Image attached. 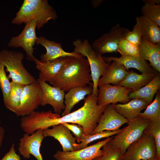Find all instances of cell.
Segmentation results:
<instances>
[{
  "label": "cell",
  "instance_id": "6da1fadb",
  "mask_svg": "<svg viewBox=\"0 0 160 160\" xmlns=\"http://www.w3.org/2000/svg\"><path fill=\"white\" fill-rule=\"evenodd\" d=\"M98 95L92 93L85 98L83 105L79 109L63 116L59 115L52 118L50 126L66 123L75 124L82 127L85 135H92L107 106L97 105Z\"/></svg>",
  "mask_w": 160,
  "mask_h": 160
},
{
  "label": "cell",
  "instance_id": "7a4b0ae2",
  "mask_svg": "<svg viewBox=\"0 0 160 160\" xmlns=\"http://www.w3.org/2000/svg\"><path fill=\"white\" fill-rule=\"evenodd\" d=\"M88 61L84 57H66L65 62L56 77L53 86L64 92L77 87L93 84Z\"/></svg>",
  "mask_w": 160,
  "mask_h": 160
},
{
  "label": "cell",
  "instance_id": "3957f363",
  "mask_svg": "<svg viewBox=\"0 0 160 160\" xmlns=\"http://www.w3.org/2000/svg\"><path fill=\"white\" fill-rule=\"evenodd\" d=\"M57 15L56 11L47 0H24L16 16L12 20L14 24H26L33 20L38 29L51 20H56Z\"/></svg>",
  "mask_w": 160,
  "mask_h": 160
},
{
  "label": "cell",
  "instance_id": "277c9868",
  "mask_svg": "<svg viewBox=\"0 0 160 160\" xmlns=\"http://www.w3.org/2000/svg\"><path fill=\"white\" fill-rule=\"evenodd\" d=\"M74 46V52L86 57L89 64L91 75L93 82L92 93L98 95V83L109 67L110 63L106 62L102 55L95 51L88 40L84 39L82 41L77 39L73 42Z\"/></svg>",
  "mask_w": 160,
  "mask_h": 160
},
{
  "label": "cell",
  "instance_id": "5b68a950",
  "mask_svg": "<svg viewBox=\"0 0 160 160\" xmlns=\"http://www.w3.org/2000/svg\"><path fill=\"white\" fill-rule=\"evenodd\" d=\"M24 57L22 52L3 49L0 51V63L6 67L9 73L8 78L12 81L25 85L36 82V80L24 67L22 60Z\"/></svg>",
  "mask_w": 160,
  "mask_h": 160
},
{
  "label": "cell",
  "instance_id": "8992f818",
  "mask_svg": "<svg viewBox=\"0 0 160 160\" xmlns=\"http://www.w3.org/2000/svg\"><path fill=\"white\" fill-rule=\"evenodd\" d=\"M150 121L149 120L139 116L128 120L127 126L107 144L113 149H120L124 154L128 146L141 136Z\"/></svg>",
  "mask_w": 160,
  "mask_h": 160
},
{
  "label": "cell",
  "instance_id": "52a82bcc",
  "mask_svg": "<svg viewBox=\"0 0 160 160\" xmlns=\"http://www.w3.org/2000/svg\"><path fill=\"white\" fill-rule=\"evenodd\" d=\"M155 159H157V151L154 139L144 131L137 140L128 146L123 157L124 160Z\"/></svg>",
  "mask_w": 160,
  "mask_h": 160
},
{
  "label": "cell",
  "instance_id": "ba28073f",
  "mask_svg": "<svg viewBox=\"0 0 160 160\" xmlns=\"http://www.w3.org/2000/svg\"><path fill=\"white\" fill-rule=\"evenodd\" d=\"M129 31L117 24L108 32L104 33L95 40L92 46V49L101 55L108 53L116 52L119 42Z\"/></svg>",
  "mask_w": 160,
  "mask_h": 160
},
{
  "label": "cell",
  "instance_id": "9c48e42d",
  "mask_svg": "<svg viewBox=\"0 0 160 160\" xmlns=\"http://www.w3.org/2000/svg\"><path fill=\"white\" fill-rule=\"evenodd\" d=\"M42 98V89L37 80L25 85L21 97L16 116L23 117L34 111L41 105Z\"/></svg>",
  "mask_w": 160,
  "mask_h": 160
},
{
  "label": "cell",
  "instance_id": "30bf717a",
  "mask_svg": "<svg viewBox=\"0 0 160 160\" xmlns=\"http://www.w3.org/2000/svg\"><path fill=\"white\" fill-rule=\"evenodd\" d=\"M36 21L30 20L26 24L21 33L17 36L12 37L8 44L10 47L22 48L25 52L27 59L33 61L36 59L33 55V47L38 38L36 34Z\"/></svg>",
  "mask_w": 160,
  "mask_h": 160
},
{
  "label": "cell",
  "instance_id": "8fae6325",
  "mask_svg": "<svg viewBox=\"0 0 160 160\" xmlns=\"http://www.w3.org/2000/svg\"><path fill=\"white\" fill-rule=\"evenodd\" d=\"M97 105L104 106L119 102L124 104L130 101L129 96L132 92L129 88L119 85L105 84L98 86Z\"/></svg>",
  "mask_w": 160,
  "mask_h": 160
},
{
  "label": "cell",
  "instance_id": "7c38bea8",
  "mask_svg": "<svg viewBox=\"0 0 160 160\" xmlns=\"http://www.w3.org/2000/svg\"><path fill=\"white\" fill-rule=\"evenodd\" d=\"M113 137H109L102 141L84 148L73 151L64 152L57 151L53 156L56 160H92L103 155L101 148Z\"/></svg>",
  "mask_w": 160,
  "mask_h": 160
},
{
  "label": "cell",
  "instance_id": "4fadbf2b",
  "mask_svg": "<svg viewBox=\"0 0 160 160\" xmlns=\"http://www.w3.org/2000/svg\"><path fill=\"white\" fill-rule=\"evenodd\" d=\"M43 129H39L31 135L25 133L19 139L18 150L20 154L29 159L31 155L37 160H43L40 152V148L43 140Z\"/></svg>",
  "mask_w": 160,
  "mask_h": 160
},
{
  "label": "cell",
  "instance_id": "5bb4252c",
  "mask_svg": "<svg viewBox=\"0 0 160 160\" xmlns=\"http://www.w3.org/2000/svg\"><path fill=\"white\" fill-rule=\"evenodd\" d=\"M42 89V98L40 105L49 104L53 107L55 113L59 114L64 110V92L59 88L52 86L39 79L36 80Z\"/></svg>",
  "mask_w": 160,
  "mask_h": 160
},
{
  "label": "cell",
  "instance_id": "9a60e30c",
  "mask_svg": "<svg viewBox=\"0 0 160 160\" xmlns=\"http://www.w3.org/2000/svg\"><path fill=\"white\" fill-rule=\"evenodd\" d=\"M128 120L116 111L112 104H108L100 116L97 127L92 135L106 130H118Z\"/></svg>",
  "mask_w": 160,
  "mask_h": 160
},
{
  "label": "cell",
  "instance_id": "2e32d148",
  "mask_svg": "<svg viewBox=\"0 0 160 160\" xmlns=\"http://www.w3.org/2000/svg\"><path fill=\"white\" fill-rule=\"evenodd\" d=\"M36 43L38 45H41L45 47L46 50V52L40 56L41 59L39 61L41 62L68 57H84L81 55L76 53L74 52H66L62 48L61 43L51 41L43 36L38 37Z\"/></svg>",
  "mask_w": 160,
  "mask_h": 160
},
{
  "label": "cell",
  "instance_id": "e0dca14e",
  "mask_svg": "<svg viewBox=\"0 0 160 160\" xmlns=\"http://www.w3.org/2000/svg\"><path fill=\"white\" fill-rule=\"evenodd\" d=\"M52 127L51 129L43 130L44 136L52 137L57 140L61 145L63 152L75 151L76 140L70 131L62 124Z\"/></svg>",
  "mask_w": 160,
  "mask_h": 160
},
{
  "label": "cell",
  "instance_id": "ac0fdd59",
  "mask_svg": "<svg viewBox=\"0 0 160 160\" xmlns=\"http://www.w3.org/2000/svg\"><path fill=\"white\" fill-rule=\"evenodd\" d=\"M102 57L106 63H110L111 61H114L121 63L128 71L129 68H132L136 69L142 73L156 74L159 73L140 56L124 55H121L119 57L103 56Z\"/></svg>",
  "mask_w": 160,
  "mask_h": 160
},
{
  "label": "cell",
  "instance_id": "d6986e66",
  "mask_svg": "<svg viewBox=\"0 0 160 160\" xmlns=\"http://www.w3.org/2000/svg\"><path fill=\"white\" fill-rule=\"evenodd\" d=\"M66 59V57H61L42 63L36 58L34 62L40 72L38 79L43 81L49 82L53 85Z\"/></svg>",
  "mask_w": 160,
  "mask_h": 160
},
{
  "label": "cell",
  "instance_id": "ffe728a7",
  "mask_svg": "<svg viewBox=\"0 0 160 160\" xmlns=\"http://www.w3.org/2000/svg\"><path fill=\"white\" fill-rule=\"evenodd\" d=\"M139 47L140 57L149 61L151 66L160 73V44H152L142 37Z\"/></svg>",
  "mask_w": 160,
  "mask_h": 160
},
{
  "label": "cell",
  "instance_id": "44dd1931",
  "mask_svg": "<svg viewBox=\"0 0 160 160\" xmlns=\"http://www.w3.org/2000/svg\"><path fill=\"white\" fill-rule=\"evenodd\" d=\"M112 104L116 111L129 120L137 117L141 111L149 105L145 100L138 98H133L124 104Z\"/></svg>",
  "mask_w": 160,
  "mask_h": 160
},
{
  "label": "cell",
  "instance_id": "7402d4cb",
  "mask_svg": "<svg viewBox=\"0 0 160 160\" xmlns=\"http://www.w3.org/2000/svg\"><path fill=\"white\" fill-rule=\"evenodd\" d=\"M129 71L122 64L113 61L104 74L99 79L98 87L110 84L118 85L125 79Z\"/></svg>",
  "mask_w": 160,
  "mask_h": 160
},
{
  "label": "cell",
  "instance_id": "603a6c76",
  "mask_svg": "<svg viewBox=\"0 0 160 160\" xmlns=\"http://www.w3.org/2000/svg\"><path fill=\"white\" fill-rule=\"evenodd\" d=\"M93 84L89 86L75 87L69 90L65 95L64 103L65 108L62 113L61 116L69 113L74 105L81 100L84 99L87 95H89L92 92Z\"/></svg>",
  "mask_w": 160,
  "mask_h": 160
},
{
  "label": "cell",
  "instance_id": "cb8c5ba5",
  "mask_svg": "<svg viewBox=\"0 0 160 160\" xmlns=\"http://www.w3.org/2000/svg\"><path fill=\"white\" fill-rule=\"evenodd\" d=\"M139 24L142 37L153 44H160V27L149 18L143 15L135 18Z\"/></svg>",
  "mask_w": 160,
  "mask_h": 160
},
{
  "label": "cell",
  "instance_id": "d4e9b609",
  "mask_svg": "<svg viewBox=\"0 0 160 160\" xmlns=\"http://www.w3.org/2000/svg\"><path fill=\"white\" fill-rule=\"evenodd\" d=\"M160 74L159 73L147 84L139 89L130 93L129 99L138 98L143 99L150 104L152 102L155 94L160 90Z\"/></svg>",
  "mask_w": 160,
  "mask_h": 160
},
{
  "label": "cell",
  "instance_id": "484cf974",
  "mask_svg": "<svg viewBox=\"0 0 160 160\" xmlns=\"http://www.w3.org/2000/svg\"><path fill=\"white\" fill-rule=\"evenodd\" d=\"M156 74L145 73L138 74L133 71H129L125 79L118 85L129 88L133 92L146 85Z\"/></svg>",
  "mask_w": 160,
  "mask_h": 160
},
{
  "label": "cell",
  "instance_id": "4316f807",
  "mask_svg": "<svg viewBox=\"0 0 160 160\" xmlns=\"http://www.w3.org/2000/svg\"><path fill=\"white\" fill-rule=\"evenodd\" d=\"M11 88L5 106L10 111L17 113L20 105L21 97L25 85L12 81Z\"/></svg>",
  "mask_w": 160,
  "mask_h": 160
},
{
  "label": "cell",
  "instance_id": "83f0119b",
  "mask_svg": "<svg viewBox=\"0 0 160 160\" xmlns=\"http://www.w3.org/2000/svg\"><path fill=\"white\" fill-rule=\"evenodd\" d=\"M139 116L145 118L150 121L160 122V93L159 90L156 93L154 101L146 108L145 111L141 112Z\"/></svg>",
  "mask_w": 160,
  "mask_h": 160
},
{
  "label": "cell",
  "instance_id": "f1b7e54d",
  "mask_svg": "<svg viewBox=\"0 0 160 160\" xmlns=\"http://www.w3.org/2000/svg\"><path fill=\"white\" fill-rule=\"evenodd\" d=\"M124 128L116 131L106 130L96 134L89 135H85L80 140V143H76L75 146V151L87 147L88 144L91 142L100 139L110 137L116 135L121 132Z\"/></svg>",
  "mask_w": 160,
  "mask_h": 160
},
{
  "label": "cell",
  "instance_id": "f546056e",
  "mask_svg": "<svg viewBox=\"0 0 160 160\" xmlns=\"http://www.w3.org/2000/svg\"><path fill=\"white\" fill-rule=\"evenodd\" d=\"M143 16L149 18L160 27V4L145 3L141 9Z\"/></svg>",
  "mask_w": 160,
  "mask_h": 160
},
{
  "label": "cell",
  "instance_id": "4dcf8cb0",
  "mask_svg": "<svg viewBox=\"0 0 160 160\" xmlns=\"http://www.w3.org/2000/svg\"><path fill=\"white\" fill-rule=\"evenodd\" d=\"M106 143L102 147L103 155L92 160H122L124 154L119 149H113Z\"/></svg>",
  "mask_w": 160,
  "mask_h": 160
},
{
  "label": "cell",
  "instance_id": "1f68e13d",
  "mask_svg": "<svg viewBox=\"0 0 160 160\" xmlns=\"http://www.w3.org/2000/svg\"><path fill=\"white\" fill-rule=\"evenodd\" d=\"M117 51L121 55L140 56L139 45L130 43L125 38L122 39L119 42Z\"/></svg>",
  "mask_w": 160,
  "mask_h": 160
},
{
  "label": "cell",
  "instance_id": "d6a6232c",
  "mask_svg": "<svg viewBox=\"0 0 160 160\" xmlns=\"http://www.w3.org/2000/svg\"><path fill=\"white\" fill-rule=\"evenodd\" d=\"M154 138L157 151V158L160 160V122L150 121L144 130Z\"/></svg>",
  "mask_w": 160,
  "mask_h": 160
},
{
  "label": "cell",
  "instance_id": "836d02e7",
  "mask_svg": "<svg viewBox=\"0 0 160 160\" xmlns=\"http://www.w3.org/2000/svg\"><path fill=\"white\" fill-rule=\"evenodd\" d=\"M5 68L0 63V88L2 93L4 103L7 100L11 88V82L6 75Z\"/></svg>",
  "mask_w": 160,
  "mask_h": 160
},
{
  "label": "cell",
  "instance_id": "e575fe53",
  "mask_svg": "<svg viewBox=\"0 0 160 160\" xmlns=\"http://www.w3.org/2000/svg\"><path fill=\"white\" fill-rule=\"evenodd\" d=\"M142 37V32L140 25L138 23L136 22V24L133 27L132 31H129L127 33L125 39L130 43L139 45Z\"/></svg>",
  "mask_w": 160,
  "mask_h": 160
},
{
  "label": "cell",
  "instance_id": "d590c367",
  "mask_svg": "<svg viewBox=\"0 0 160 160\" xmlns=\"http://www.w3.org/2000/svg\"><path fill=\"white\" fill-rule=\"evenodd\" d=\"M62 124L71 131L76 140L79 143L85 135L84 129L79 124L67 123Z\"/></svg>",
  "mask_w": 160,
  "mask_h": 160
},
{
  "label": "cell",
  "instance_id": "8d00e7d4",
  "mask_svg": "<svg viewBox=\"0 0 160 160\" xmlns=\"http://www.w3.org/2000/svg\"><path fill=\"white\" fill-rule=\"evenodd\" d=\"M15 147V144L13 143L9 151L1 160H21L20 156L16 152Z\"/></svg>",
  "mask_w": 160,
  "mask_h": 160
},
{
  "label": "cell",
  "instance_id": "74e56055",
  "mask_svg": "<svg viewBox=\"0 0 160 160\" xmlns=\"http://www.w3.org/2000/svg\"><path fill=\"white\" fill-rule=\"evenodd\" d=\"M5 134V131L3 128L0 127V150L2 145Z\"/></svg>",
  "mask_w": 160,
  "mask_h": 160
},
{
  "label": "cell",
  "instance_id": "f35d334b",
  "mask_svg": "<svg viewBox=\"0 0 160 160\" xmlns=\"http://www.w3.org/2000/svg\"><path fill=\"white\" fill-rule=\"evenodd\" d=\"M145 3H147L150 4H160V0H143Z\"/></svg>",
  "mask_w": 160,
  "mask_h": 160
},
{
  "label": "cell",
  "instance_id": "ab89813d",
  "mask_svg": "<svg viewBox=\"0 0 160 160\" xmlns=\"http://www.w3.org/2000/svg\"><path fill=\"white\" fill-rule=\"evenodd\" d=\"M104 0H92V2L93 7L95 8H96L99 6Z\"/></svg>",
  "mask_w": 160,
  "mask_h": 160
},
{
  "label": "cell",
  "instance_id": "60d3db41",
  "mask_svg": "<svg viewBox=\"0 0 160 160\" xmlns=\"http://www.w3.org/2000/svg\"><path fill=\"white\" fill-rule=\"evenodd\" d=\"M158 160L157 159H151V160Z\"/></svg>",
  "mask_w": 160,
  "mask_h": 160
},
{
  "label": "cell",
  "instance_id": "b9f144b4",
  "mask_svg": "<svg viewBox=\"0 0 160 160\" xmlns=\"http://www.w3.org/2000/svg\"><path fill=\"white\" fill-rule=\"evenodd\" d=\"M1 122V120H0V127Z\"/></svg>",
  "mask_w": 160,
  "mask_h": 160
},
{
  "label": "cell",
  "instance_id": "7bdbcfd3",
  "mask_svg": "<svg viewBox=\"0 0 160 160\" xmlns=\"http://www.w3.org/2000/svg\"><path fill=\"white\" fill-rule=\"evenodd\" d=\"M122 160H124V159H122Z\"/></svg>",
  "mask_w": 160,
  "mask_h": 160
}]
</instances>
